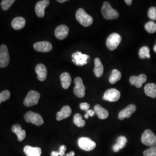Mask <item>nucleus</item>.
I'll return each instance as SVG.
<instances>
[{
  "label": "nucleus",
  "instance_id": "nucleus-36",
  "mask_svg": "<svg viewBox=\"0 0 156 156\" xmlns=\"http://www.w3.org/2000/svg\"><path fill=\"white\" fill-rule=\"evenodd\" d=\"M66 149H67V147L65 145H62L60 147L59 151H58L60 156H65V151H66Z\"/></svg>",
  "mask_w": 156,
  "mask_h": 156
},
{
  "label": "nucleus",
  "instance_id": "nucleus-42",
  "mask_svg": "<svg viewBox=\"0 0 156 156\" xmlns=\"http://www.w3.org/2000/svg\"><path fill=\"white\" fill-rule=\"evenodd\" d=\"M153 50H154V51L156 53V45L154 46V48H153Z\"/></svg>",
  "mask_w": 156,
  "mask_h": 156
},
{
  "label": "nucleus",
  "instance_id": "nucleus-16",
  "mask_svg": "<svg viewBox=\"0 0 156 156\" xmlns=\"http://www.w3.org/2000/svg\"><path fill=\"white\" fill-rule=\"evenodd\" d=\"M69 33V28L66 25L58 26L55 30V36L57 39H65Z\"/></svg>",
  "mask_w": 156,
  "mask_h": 156
},
{
  "label": "nucleus",
  "instance_id": "nucleus-21",
  "mask_svg": "<svg viewBox=\"0 0 156 156\" xmlns=\"http://www.w3.org/2000/svg\"><path fill=\"white\" fill-rule=\"evenodd\" d=\"M95 114L97 115L99 119L104 120L106 119L109 116V112L106 110V109L102 108V106L97 104L94 106V109Z\"/></svg>",
  "mask_w": 156,
  "mask_h": 156
},
{
  "label": "nucleus",
  "instance_id": "nucleus-7",
  "mask_svg": "<svg viewBox=\"0 0 156 156\" xmlns=\"http://www.w3.org/2000/svg\"><path fill=\"white\" fill-rule=\"evenodd\" d=\"M78 145L79 147L83 151H93L96 147V144L93 140L87 137H81L78 140Z\"/></svg>",
  "mask_w": 156,
  "mask_h": 156
},
{
  "label": "nucleus",
  "instance_id": "nucleus-37",
  "mask_svg": "<svg viewBox=\"0 0 156 156\" xmlns=\"http://www.w3.org/2000/svg\"><path fill=\"white\" fill-rule=\"evenodd\" d=\"M86 114H87L89 117H93L95 115V112L94 110H91V109H89V111L86 112Z\"/></svg>",
  "mask_w": 156,
  "mask_h": 156
},
{
  "label": "nucleus",
  "instance_id": "nucleus-25",
  "mask_svg": "<svg viewBox=\"0 0 156 156\" xmlns=\"http://www.w3.org/2000/svg\"><path fill=\"white\" fill-rule=\"evenodd\" d=\"M127 140L126 137L124 136H120L117 138L116 143L113 145V150L115 152H118L120 149L124 148L127 144Z\"/></svg>",
  "mask_w": 156,
  "mask_h": 156
},
{
  "label": "nucleus",
  "instance_id": "nucleus-32",
  "mask_svg": "<svg viewBox=\"0 0 156 156\" xmlns=\"http://www.w3.org/2000/svg\"><path fill=\"white\" fill-rule=\"evenodd\" d=\"M10 96H11V93L8 90H5L2 91L0 93V105L2 102H5V101L8 100Z\"/></svg>",
  "mask_w": 156,
  "mask_h": 156
},
{
  "label": "nucleus",
  "instance_id": "nucleus-39",
  "mask_svg": "<svg viewBox=\"0 0 156 156\" xmlns=\"http://www.w3.org/2000/svg\"><path fill=\"white\" fill-rule=\"evenodd\" d=\"M125 2H126L128 5L130 6L132 4L133 1H132V0H125Z\"/></svg>",
  "mask_w": 156,
  "mask_h": 156
},
{
  "label": "nucleus",
  "instance_id": "nucleus-38",
  "mask_svg": "<svg viewBox=\"0 0 156 156\" xmlns=\"http://www.w3.org/2000/svg\"><path fill=\"white\" fill-rule=\"evenodd\" d=\"M50 156H60V154H59L58 151H53L51 153V155H50Z\"/></svg>",
  "mask_w": 156,
  "mask_h": 156
},
{
  "label": "nucleus",
  "instance_id": "nucleus-14",
  "mask_svg": "<svg viewBox=\"0 0 156 156\" xmlns=\"http://www.w3.org/2000/svg\"><path fill=\"white\" fill-rule=\"evenodd\" d=\"M147 80V76L145 74H140L139 76H131L129 82L131 85L135 86L137 88H140L142 84L145 83Z\"/></svg>",
  "mask_w": 156,
  "mask_h": 156
},
{
  "label": "nucleus",
  "instance_id": "nucleus-22",
  "mask_svg": "<svg viewBox=\"0 0 156 156\" xmlns=\"http://www.w3.org/2000/svg\"><path fill=\"white\" fill-rule=\"evenodd\" d=\"M95 67L94 73L97 78H100L104 73V66L99 58H95L94 60Z\"/></svg>",
  "mask_w": 156,
  "mask_h": 156
},
{
  "label": "nucleus",
  "instance_id": "nucleus-40",
  "mask_svg": "<svg viewBox=\"0 0 156 156\" xmlns=\"http://www.w3.org/2000/svg\"><path fill=\"white\" fill-rule=\"evenodd\" d=\"M75 156V152L74 151H71L70 153H67L66 154L65 156Z\"/></svg>",
  "mask_w": 156,
  "mask_h": 156
},
{
  "label": "nucleus",
  "instance_id": "nucleus-20",
  "mask_svg": "<svg viewBox=\"0 0 156 156\" xmlns=\"http://www.w3.org/2000/svg\"><path fill=\"white\" fill-rule=\"evenodd\" d=\"M24 152L27 156H40L42 150L38 147H32L27 145L24 147Z\"/></svg>",
  "mask_w": 156,
  "mask_h": 156
},
{
  "label": "nucleus",
  "instance_id": "nucleus-29",
  "mask_svg": "<svg viewBox=\"0 0 156 156\" xmlns=\"http://www.w3.org/2000/svg\"><path fill=\"white\" fill-rule=\"evenodd\" d=\"M139 57L141 59H144L146 58H150V49L147 46L142 47L139 51Z\"/></svg>",
  "mask_w": 156,
  "mask_h": 156
},
{
  "label": "nucleus",
  "instance_id": "nucleus-8",
  "mask_svg": "<svg viewBox=\"0 0 156 156\" xmlns=\"http://www.w3.org/2000/svg\"><path fill=\"white\" fill-rule=\"evenodd\" d=\"M72 61L78 66H83L87 64V61L89 59V55L83 54L80 51H76L72 55Z\"/></svg>",
  "mask_w": 156,
  "mask_h": 156
},
{
  "label": "nucleus",
  "instance_id": "nucleus-9",
  "mask_svg": "<svg viewBox=\"0 0 156 156\" xmlns=\"http://www.w3.org/2000/svg\"><path fill=\"white\" fill-rule=\"evenodd\" d=\"M10 58L8 48L5 45L0 46V68L7 67L9 63Z\"/></svg>",
  "mask_w": 156,
  "mask_h": 156
},
{
  "label": "nucleus",
  "instance_id": "nucleus-17",
  "mask_svg": "<svg viewBox=\"0 0 156 156\" xmlns=\"http://www.w3.org/2000/svg\"><path fill=\"white\" fill-rule=\"evenodd\" d=\"M71 113L72 110L70 106L68 105L63 106L61 111L57 112L56 115V119L57 121H61L62 120L69 117L71 115Z\"/></svg>",
  "mask_w": 156,
  "mask_h": 156
},
{
  "label": "nucleus",
  "instance_id": "nucleus-15",
  "mask_svg": "<svg viewBox=\"0 0 156 156\" xmlns=\"http://www.w3.org/2000/svg\"><path fill=\"white\" fill-rule=\"evenodd\" d=\"M52 45L48 41H42L38 42L34 45V49L37 51L46 53L49 52L52 49Z\"/></svg>",
  "mask_w": 156,
  "mask_h": 156
},
{
  "label": "nucleus",
  "instance_id": "nucleus-3",
  "mask_svg": "<svg viewBox=\"0 0 156 156\" xmlns=\"http://www.w3.org/2000/svg\"><path fill=\"white\" fill-rule=\"evenodd\" d=\"M24 120L27 123H31L37 126H41L44 124V120L42 117L38 114L33 112H27L24 115Z\"/></svg>",
  "mask_w": 156,
  "mask_h": 156
},
{
  "label": "nucleus",
  "instance_id": "nucleus-23",
  "mask_svg": "<svg viewBox=\"0 0 156 156\" xmlns=\"http://www.w3.org/2000/svg\"><path fill=\"white\" fill-rule=\"evenodd\" d=\"M60 80L62 88L64 89H68L72 81L70 74L68 73H62L60 76Z\"/></svg>",
  "mask_w": 156,
  "mask_h": 156
},
{
  "label": "nucleus",
  "instance_id": "nucleus-28",
  "mask_svg": "<svg viewBox=\"0 0 156 156\" xmlns=\"http://www.w3.org/2000/svg\"><path fill=\"white\" fill-rule=\"evenodd\" d=\"M73 123L78 127H83L86 124L85 120H83L82 115L79 113L75 115L73 117Z\"/></svg>",
  "mask_w": 156,
  "mask_h": 156
},
{
  "label": "nucleus",
  "instance_id": "nucleus-24",
  "mask_svg": "<svg viewBox=\"0 0 156 156\" xmlns=\"http://www.w3.org/2000/svg\"><path fill=\"white\" fill-rule=\"evenodd\" d=\"M26 25V20L22 17H17L12 21V26L16 30H19Z\"/></svg>",
  "mask_w": 156,
  "mask_h": 156
},
{
  "label": "nucleus",
  "instance_id": "nucleus-13",
  "mask_svg": "<svg viewBox=\"0 0 156 156\" xmlns=\"http://www.w3.org/2000/svg\"><path fill=\"white\" fill-rule=\"evenodd\" d=\"M50 1L49 0H42L38 1L35 5V13L39 17H43L45 16V8L49 5Z\"/></svg>",
  "mask_w": 156,
  "mask_h": 156
},
{
  "label": "nucleus",
  "instance_id": "nucleus-2",
  "mask_svg": "<svg viewBox=\"0 0 156 156\" xmlns=\"http://www.w3.org/2000/svg\"><path fill=\"white\" fill-rule=\"evenodd\" d=\"M76 18L78 22L86 27L91 26L93 22L92 17L88 15L82 8H79L76 12Z\"/></svg>",
  "mask_w": 156,
  "mask_h": 156
},
{
  "label": "nucleus",
  "instance_id": "nucleus-12",
  "mask_svg": "<svg viewBox=\"0 0 156 156\" xmlns=\"http://www.w3.org/2000/svg\"><path fill=\"white\" fill-rule=\"evenodd\" d=\"M136 110V107L134 104H130L119 112L118 118L120 120H123L126 118H129L132 114Z\"/></svg>",
  "mask_w": 156,
  "mask_h": 156
},
{
  "label": "nucleus",
  "instance_id": "nucleus-6",
  "mask_svg": "<svg viewBox=\"0 0 156 156\" xmlns=\"http://www.w3.org/2000/svg\"><path fill=\"white\" fill-rule=\"evenodd\" d=\"M39 98L40 94L38 92L34 90H31L28 92L24 100V105L27 107L35 105L38 103Z\"/></svg>",
  "mask_w": 156,
  "mask_h": 156
},
{
  "label": "nucleus",
  "instance_id": "nucleus-27",
  "mask_svg": "<svg viewBox=\"0 0 156 156\" xmlns=\"http://www.w3.org/2000/svg\"><path fill=\"white\" fill-rule=\"evenodd\" d=\"M122 78V73L117 70L113 69L112 71V74L109 78V82L111 84L116 83L117 82L119 81Z\"/></svg>",
  "mask_w": 156,
  "mask_h": 156
},
{
  "label": "nucleus",
  "instance_id": "nucleus-11",
  "mask_svg": "<svg viewBox=\"0 0 156 156\" xmlns=\"http://www.w3.org/2000/svg\"><path fill=\"white\" fill-rule=\"evenodd\" d=\"M120 93L115 89L107 90L103 96V100L109 102H116L120 98Z\"/></svg>",
  "mask_w": 156,
  "mask_h": 156
},
{
  "label": "nucleus",
  "instance_id": "nucleus-1",
  "mask_svg": "<svg viewBox=\"0 0 156 156\" xmlns=\"http://www.w3.org/2000/svg\"><path fill=\"white\" fill-rule=\"evenodd\" d=\"M101 13L104 17L107 20L116 19L119 16L118 12L114 9L107 1L104 2L101 8Z\"/></svg>",
  "mask_w": 156,
  "mask_h": 156
},
{
  "label": "nucleus",
  "instance_id": "nucleus-41",
  "mask_svg": "<svg viewBox=\"0 0 156 156\" xmlns=\"http://www.w3.org/2000/svg\"><path fill=\"white\" fill-rule=\"evenodd\" d=\"M66 1H67V0H57V2H60V3H63V2H65Z\"/></svg>",
  "mask_w": 156,
  "mask_h": 156
},
{
  "label": "nucleus",
  "instance_id": "nucleus-4",
  "mask_svg": "<svg viewBox=\"0 0 156 156\" xmlns=\"http://www.w3.org/2000/svg\"><path fill=\"white\" fill-rule=\"evenodd\" d=\"M141 141L143 144L147 146L156 145V135L150 129H146L141 136Z\"/></svg>",
  "mask_w": 156,
  "mask_h": 156
},
{
  "label": "nucleus",
  "instance_id": "nucleus-34",
  "mask_svg": "<svg viewBox=\"0 0 156 156\" xmlns=\"http://www.w3.org/2000/svg\"><path fill=\"white\" fill-rule=\"evenodd\" d=\"M147 15L149 19L152 20H156V7H151L148 11Z\"/></svg>",
  "mask_w": 156,
  "mask_h": 156
},
{
  "label": "nucleus",
  "instance_id": "nucleus-5",
  "mask_svg": "<svg viewBox=\"0 0 156 156\" xmlns=\"http://www.w3.org/2000/svg\"><path fill=\"white\" fill-rule=\"evenodd\" d=\"M121 41L122 37L119 34H111L106 39V46L110 50H115L117 49Z\"/></svg>",
  "mask_w": 156,
  "mask_h": 156
},
{
  "label": "nucleus",
  "instance_id": "nucleus-26",
  "mask_svg": "<svg viewBox=\"0 0 156 156\" xmlns=\"http://www.w3.org/2000/svg\"><path fill=\"white\" fill-rule=\"evenodd\" d=\"M145 94L146 95L155 98L156 97V84L154 83H149L145 86Z\"/></svg>",
  "mask_w": 156,
  "mask_h": 156
},
{
  "label": "nucleus",
  "instance_id": "nucleus-30",
  "mask_svg": "<svg viewBox=\"0 0 156 156\" xmlns=\"http://www.w3.org/2000/svg\"><path fill=\"white\" fill-rule=\"evenodd\" d=\"M145 28L149 33H154L156 32V23L153 21H150L145 24Z\"/></svg>",
  "mask_w": 156,
  "mask_h": 156
},
{
  "label": "nucleus",
  "instance_id": "nucleus-10",
  "mask_svg": "<svg viewBox=\"0 0 156 156\" xmlns=\"http://www.w3.org/2000/svg\"><path fill=\"white\" fill-rule=\"evenodd\" d=\"M74 83L75 84L73 89L74 94L79 98H83L85 95L86 88L83 83L82 78L76 77L74 80Z\"/></svg>",
  "mask_w": 156,
  "mask_h": 156
},
{
  "label": "nucleus",
  "instance_id": "nucleus-31",
  "mask_svg": "<svg viewBox=\"0 0 156 156\" xmlns=\"http://www.w3.org/2000/svg\"><path fill=\"white\" fill-rule=\"evenodd\" d=\"M15 2V0H3L1 1V6L4 11H7Z\"/></svg>",
  "mask_w": 156,
  "mask_h": 156
},
{
  "label": "nucleus",
  "instance_id": "nucleus-33",
  "mask_svg": "<svg viewBox=\"0 0 156 156\" xmlns=\"http://www.w3.org/2000/svg\"><path fill=\"white\" fill-rule=\"evenodd\" d=\"M144 156H156V145L151 146L144 151Z\"/></svg>",
  "mask_w": 156,
  "mask_h": 156
},
{
  "label": "nucleus",
  "instance_id": "nucleus-19",
  "mask_svg": "<svg viewBox=\"0 0 156 156\" xmlns=\"http://www.w3.org/2000/svg\"><path fill=\"white\" fill-rule=\"evenodd\" d=\"M12 131L16 134L17 136V140L19 142H22L25 139L26 136V133L25 130L22 129L20 124H15L12 127Z\"/></svg>",
  "mask_w": 156,
  "mask_h": 156
},
{
  "label": "nucleus",
  "instance_id": "nucleus-35",
  "mask_svg": "<svg viewBox=\"0 0 156 156\" xmlns=\"http://www.w3.org/2000/svg\"><path fill=\"white\" fill-rule=\"evenodd\" d=\"M90 107V105L89 104H88V103H87V102L81 103V104H80V108L82 110L84 111L87 112V111H89V110Z\"/></svg>",
  "mask_w": 156,
  "mask_h": 156
},
{
  "label": "nucleus",
  "instance_id": "nucleus-18",
  "mask_svg": "<svg viewBox=\"0 0 156 156\" xmlns=\"http://www.w3.org/2000/svg\"><path fill=\"white\" fill-rule=\"evenodd\" d=\"M35 73L40 81H44L47 77V69L43 64H38L35 67Z\"/></svg>",
  "mask_w": 156,
  "mask_h": 156
}]
</instances>
